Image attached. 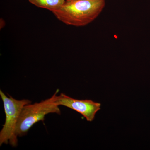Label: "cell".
Returning a JSON list of instances; mask_svg holds the SVG:
<instances>
[{
    "mask_svg": "<svg viewBox=\"0 0 150 150\" xmlns=\"http://www.w3.org/2000/svg\"><path fill=\"white\" fill-rule=\"evenodd\" d=\"M59 90L57 89L50 98L39 103L25 105L23 108L19 117L16 129L17 137L25 136L33 125L40 121L43 122L45 116L49 113L61 114L56 97Z\"/></svg>",
    "mask_w": 150,
    "mask_h": 150,
    "instance_id": "7a4b0ae2",
    "label": "cell"
},
{
    "mask_svg": "<svg viewBox=\"0 0 150 150\" xmlns=\"http://www.w3.org/2000/svg\"><path fill=\"white\" fill-rule=\"evenodd\" d=\"M0 96L2 100L6 116L5 122L0 131V146L9 144L16 147L18 142L15 132L19 117L23 106L31 103V101L27 99L18 100L11 96L8 97L1 90Z\"/></svg>",
    "mask_w": 150,
    "mask_h": 150,
    "instance_id": "3957f363",
    "label": "cell"
},
{
    "mask_svg": "<svg viewBox=\"0 0 150 150\" xmlns=\"http://www.w3.org/2000/svg\"><path fill=\"white\" fill-rule=\"evenodd\" d=\"M56 102L59 106H66L80 113L89 122L93 121L101 105L91 100L74 99L63 93L57 96Z\"/></svg>",
    "mask_w": 150,
    "mask_h": 150,
    "instance_id": "277c9868",
    "label": "cell"
},
{
    "mask_svg": "<svg viewBox=\"0 0 150 150\" xmlns=\"http://www.w3.org/2000/svg\"><path fill=\"white\" fill-rule=\"evenodd\" d=\"M105 5V0H67L60 9L53 13L65 24L82 27L95 20Z\"/></svg>",
    "mask_w": 150,
    "mask_h": 150,
    "instance_id": "6da1fadb",
    "label": "cell"
},
{
    "mask_svg": "<svg viewBox=\"0 0 150 150\" xmlns=\"http://www.w3.org/2000/svg\"><path fill=\"white\" fill-rule=\"evenodd\" d=\"M30 3L40 8L46 9L52 13L59 10L67 0H28Z\"/></svg>",
    "mask_w": 150,
    "mask_h": 150,
    "instance_id": "5b68a950",
    "label": "cell"
}]
</instances>
